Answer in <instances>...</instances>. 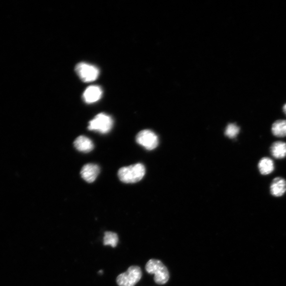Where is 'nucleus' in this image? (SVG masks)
Here are the masks:
<instances>
[{
  "label": "nucleus",
  "instance_id": "1",
  "mask_svg": "<svg viewBox=\"0 0 286 286\" xmlns=\"http://www.w3.org/2000/svg\"><path fill=\"white\" fill-rule=\"evenodd\" d=\"M145 168L141 163L120 168L118 176L121 181L134 183L141 181L145 174Z\"/></svg>",
  "mask_w": 286,
  "mask_h": 286
},
{
  "label": "nucleus",
  "instance_id": "2",
  "mask_svg": "<svg viewBox=\"0 0 286 286\" xmlns=\"http://www.w3.org/2000/svg\"><path fill=\"white\" fill-rule=\"evenodd\" d=\"M146 270L148 273L154 275L155 282L159 285L166 284L169 280L167 268L160 260L151 259L146 263Z\"/></svg>",
  "mask_w": 286,
  "mask_h": 286
},
{
  "label": "nucleus",
  "instance_id": "3",
  "mask_svg": "<svg viewBox=\"0 0 286 286\" xmlns=\"http://www.w3.org/2000/svg\"><path fill=\"white\" fill-rule=\"evenodd\" d=\"M113 121L111 116L104 113H99L89 123L88 130L105 134L112 130Z\"/></svg>",
  "mask_w": 286,
  "mask_h": 286
},
{
  "label": "nucleus",
  "instance_id": "4",
  "mask_svg": "<svg viewBox=\"0 0 286 286\" xmlns=\"http://www.w3.org/2000/svg\"><path fill=\"white\" fill-rule=\"evenodd\" d=\"M142 276L141 268L138 266H132L118 276L117 283L119 286H134L141 280Z\"/></svg>",
  "mask_w": 286,
  "mask_h": 286
},
{
  "label": "nucleus",
  "instance_id": "5",
  "mask_svg": "<svg viewBox=\"0 0 286 286\" xmlns=\"http://www.w3.org/2000/svg\"><path fill=\"white\" fill-rule=\"evenodd\" d=\"M75 70L81 80L87 83L96 80L100 73L96 66L84 62L77 64Z\"/></svg>",
  "mask_w": 286,
  "mask_h": 286
},
{
  "label": "nucleus",
  "instance_id": "6",
  "mask_svg": "<svg viewBox=\"0 0 286 286\" xmlns=\"http://www.w3.org/2000/svg\"><path fill=\"white\" fill-rule=\"evenodd\" d=\"M139 144L147 150H153L159 144V139L155 133L151 130L141 131L136 138Z\"/></svg>",
  "mask_w": 286,
  "mask_h": 286
},
{
  "label": "nucleus",
  "instance_id": "7",
  "mask_svg": "<svg viewBox=\"0 0 286 286\" xmlns=\"http://www.w3.org/2000/svg\"><path fill=\"white\" fill-rule=\"evenodd\" d=\"M103 95V90L98 85H91L86 89L83 95L84 101L91 104L99 101Z\"/></svg>",
  "mask_w": 286,
  "mask_h": 286
},
{
  "label": "nucleus",
  "instance_id": "8",
  "mask_svg": "<svg viewBox=\"0 0 286 286\" xmlns=\"http://www.w3.org/2000/svg\"><path fill=\"white\" fill-rule=\"evenodd\" d=\"M99 173V167L97 164L90 163L83 166L81 171V176L85 181L92 183L96 180Z\"/></svg>",
  "mask_w": 286,
  "mask_h": 286
},
{
  "label": "nucleus",
  "instance_id": "9",
  "mask_svg": "<svg viewBox=\"0 0 286 286\" xmlns=\"http://www.w3.org/2000/svg\"><path fill=\"white\" fill-rule=\"evenodd\" d=\"M286 192V181L282 178H276L270 185L272 195L279 197L282 196Z\"/></svg>",
  "mask_w": 286,
  "mask_h": 286
},
{
  "label": "nucleus",
  "instance_id": "10",
  "mask_svg": "<svg viewBox=\"0 0 286 286\" xmlns=\"http://www.w3.org/2000/svg\"><path fill=\"white\" fill-rule=\"evenodd\" d=\"M75 147L78 151L89 153L94 148V144L92 141L84 136H80L74 142Z\"/></svg>",
  "mask_w": 286,
  "mask_h": 286
},
{
  "label": "nucleus",
  "instance_id": "11",
  "mask_svg": "<svg viewBox=\"0 0 286 286\" xmlns=\"http://www.w3.org/2000/svg\"><path fill=\"white\" fill-rule=\"evenodd\" d=\"M271 155L275 158L281 159L286 156V143L283 142H276L270 148Z\"/></svg>",
  "mask_w": 286,
  "mask_h": 286
},
{
  "label": "nucleus",
  "instance_id": "12",
  "mask_svg": "<svg viewBox=\"0 0 286 286\" xmlns=\"http://www.w3.org/2000/svg\"><path fill=\"white\" fill-rule=\"evenodd\" d=\"M259 170L263 175H267L274 170V163L269 157H263L258 164Z\"/></svg>",
  "mask_w": 286,
  "mask_h": 286
},
{
  "label": "nucleus",
  "instance_id": "13",
  "mask_svg": "<svg viewBox=\"0 0 286 286\" xmlns=\"http://www.w3.org/2000/svg\"><path fill=\"white\" fill-rule=\"evenodd\" d=\"M271 131L276 137H286V120H278L275 121L272 126Z\"/></svg>",
  "mask_w": 286,
  "mask_h": 286
},
{
  "label": "nucleus",
  "instance_id": "14",
  "mask_svg": "<svg viewBox=\"0 0 286 286\" xmlns=\"http://www.w3.org/2000/svg\"><path fill=\"white\" fill-rule=\"evenodd\" d=\"M118 237L116 233L112 232H107L105 234L104 243L105 246H110L116 247L118 244Z\"/></svg>",
  "mask_w": 286,
  "mask_h": 286
},
{
  "label": "nucleus",
  "instance_id": "15",
  "mask_svg": "<svg viewBox=\"0 0 286 286\" xmlns=\"http://www.w3.org/2000/svg\"><path fill=\"white\" fill-rule=\"evenodd\" d=\"M240 132V128L235 124L228 125L225 132L226 137L230 139H234Z\"/></svg>",
  "mask_w": 286,
  "mask_h": 286
},
{
  "label": "nucleus",
  "instance_id": "16",
  "mask_svg": "<svg viewBox=\"0 0 286 286\" xmlns=\"http://www.w3.org/2000/svg\"><path fill=\"white\" fill-rule=\"evenodd\" d=\"M283 110L285 114H286V104H285L283 107Z\"/></svg>",
  "mask_w": 286,
  "mask_h": 286
}]
</instances>
